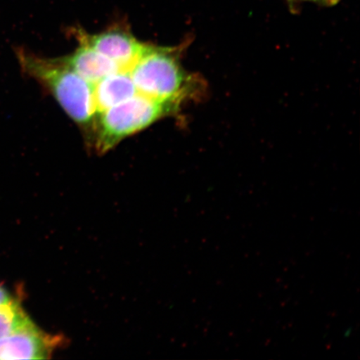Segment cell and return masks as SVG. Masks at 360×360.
I'll return each mask as SVG.
<instances>
[{"mask_svg":"<svg viewBox=\"0 0 360 360\" xmlns=\"http://www.w3.org/2000/svg\"><path fill=\"white\" fill-rule=\"evenodd\" d=\"M191 40L176 46L146 44L129 70L138 94L181 108L191 102L205 100L207 83L202 76L188 73L181 62Z\"/></svg>","mask_w":360,"mask_h":360,"instance_id":"cell-1","label":"cell"},{"mask_svg":"<svg viewBox=\"0 0 360 360\" xmlns=\"http://www.w3.org/2000/svg\"><path fill=\"white\" fill-rule=\"evenodd\" d=\"M21 70L51 94L68 115L82 129L87 142L96 117L93 84L63 62L60 58H49L25 49H16Z\"/></svg>","mask_w":360,"mask_h":360,"instance_id":"cell-2","label":"cell"},{"mask_svg":"<svg viewBox=\"0 0 360 360\" xmlns=\"http://www.w3.org/2000/svg\"><path fill=\"white\" fill-rule=\"evenodd\" d=\"M179 111L172 103L136 94L98 115L88 143L98 154H105L126 138Z\"/></svg>","mask_w":360,"mask_h":360,"instance_id":"cell-3","label":"cell"},{"mask_svg":"<svg viewBox=\"0 0 360 360\" xmlns=\"http://www.w3.org/2000/svg\"><path fill=\"white\" fill-rule=\"evenodd\" d=\"M70 34L115 62L122 70L131 69L146 44L135 37L125 19L112 22L100 33L90 34L75 26L70 29Z\"/></svg>","mask_w":360,"mask_h":360,"instance_id":"cell-4","label":"cell"},{"mask_svg":"<svg viewBox=\"0 0 360 360\" xmlns=\"http://www.w3.org/2000/svg\"><path fill=\"white\" fill-rule=\"evenodd\" d=\"M57 341L29 319L11 334L0 338V360L45 359L52 354Z\"/></svg>","mask_w":360,"mask_h":360,"instance_id":"cell-5","label":"cell"},{"mask_svg":"<svg viewBox=\"0 0 360 360\" xmlns=\"http://www.w3.org/2000/svg\"><path fill=\"white\" fill-rule=\"evenodd\" d=\"M76 40L78 48L70 55L60 58L89 83L96 84L105 76L122 70L115 62L94 51L82 40Z\"/></svg>","mask_w":360,"mask_h":360,"instance_id":"cell-6","label":"cell"},{"mask_svg":"<svg viewBox=\"0 0 360 360\" xmlns=\"http://www.w3.org/2000/svg\"><path fill=\"white\" fill-rule=\"evenodd\" d=\"M93 88L96 117L109 108L128 101L138 94L129 70H120L107 75L93 84Z\"/></svg>","mask_w":360,"mask_h":360,"instance_id":"cell-7","label":"cell"},{"mask_svg":"<svg viewBox=\"0 0 360 360\" xmlns=\"http://www.w3.org/2000/svg\"><path fill=\"white\" fill-rule=\"evenodd\" d=\"M29 319L18 301L12 299L0 304V338L11 334Z\"/></svg>","mask_w":360,"mask_h":360,"instance_id":"cell-8","label":"cell"},{"mask_svg":"<svg viewBox=\"0 0 360 360\" xmlns=\"http://www.w3.org/2000/svg\"><path fill=\"white\" fill-rule=\"evenodd\" d=\"M292 12H295L299 4L303 2H311L321 6L332 7L339 4L340 0H286Z\"/></svg>","mask_w":360,"mask_h":360,"instance_id":"cell-9","label":"cell"},{"mask_svg":"<svg viewBox=\"0 0 360 360\" xmlns=\"http://www.w3.org/2000/svg\"><path fill=\"white\" fill-rule=\"evenodd\" d=\"M12 300V297L8 291L2 285H0V304L8 302Z\"/></svg>","mask_w":360,"mask_h":360,"instance_id":"cell-10","label":"cell"}]
</instances>
